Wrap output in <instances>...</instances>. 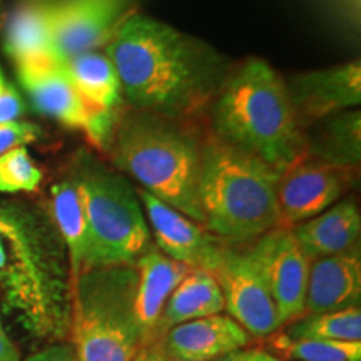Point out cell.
<instances>
[{"label": "cell", "mask_w": 361, "mask_h": 361, "mask_svg": "<svg viewBox=\"0 0 361 361\" xmlns=\"http://www.w3.org/2000/svg\"><path fill=\"white\" fill-rule=\"evenodd\" d=\"M129 107L192 121L219 94L233 66L204 40L128 12L104 47Z\"/></svg>", "instance_id": "1"}, {"label": "cell", "mask_w": 361, "mask_h": 361, "mask_svg": "<svg viewBox=\"0 0 361 361\" xmlns=\"http://www.w3.org/2000/svg\"><path fill=\"white\" fill-rule=\"evenodd\" d=\"M52 219L0 202V293L4 308L37 340L69 335L71 273ZM69 263V261H67Z\"/></svg>", "instance_id": "2"}, {"label": "cell", "mask_w": 361, "mask_h": 361, "mask_svg": "<svg viewBox=\"0 0 361 361\" xmlns=\"http://www.w3.org/2000/svg\"><path fill=\"white\" fill-rule=\"evenodd\" d=\"M209 109L216 137L279 174L305 156V130L293 111L286 80L263 59L251 57L233 67Z\"/></svg>", "instance_id": "3"}, {"label": "cell", "mask_w": 361, "mask_h": 361, "mask_svg": "<svg viewBox=\"0 0 361 361\" xmlns=\"http://www.w3.org/2000/svg\"><path fill=\"white\" fill-rule=\"evenodd\" d=\"M202 144L204 137L192 121L129 107L117 117L107 151L144 191L204 226L200 200Z\"/></svg>", "instance_id": "4"}, {"label": "cell", "mask_w": 361, "mask_h": 361, "mask_svg": "<svg viewBox=\"0 0 361 361\" xmlns=\"http://www.w3.org/2000/svg\"><path fill=\"white\" fill-rule=\"evenodd\" d=\"M278 171L209 133L201 152L204 228L228 245H247L279 226Z\"/></svg>", "instance_id": "5"}, {"label": "cell", "mask_w": 361, "mask_h": 361, "mask_svg": "<svg viewBox=\"0 0 361 361\" xmlns=\"http://www.w3.org/2000/svg\"><path fill=\"white\" fill-rule=\"evenodd\" d=\"M134 264L85 269L71 283V345L80 361H133L144 346Z\"/></svg>", "instance_id": "6"}, {"label": "cell", "mask_w": 361, "mask_h": 361, "mask_svg": "<svg viewBox=\"0 0 361 361\" xmlns=\"http://www.w3.org/2000/svg\"><path fill=\"white\" fill-rule=\"evenodd\" d=\"M87 226V268L134 264L152 246L139 194L123 174L92 156L72 173Z\"/></svg>", "instance_id": "7"}, {"label": "cell", "mask_w": 361, "mask_h": 361, "mask_svg": "<svg viewBox=\"0 0 361 361\" xmlns=\"http://www.w3.org/2000/svg\"><path fill=\"white\" fill-rule=\"evenodd\" d=\"M211 274L223 293L224 308L251 338H269L281 328L268 281L250 243H226Z\"/></svg>", "instance_id": "8"}, {"label": "cell", "mask_w": 361, "mask_h": 361, "mask_svg": "<svg viewBox=\"0 0 361 361\" xmlns=\"http://www.w3.org/2000/svg\"><path fill=\"white\" fill-rule=\"evenodd\" d=\"M356 171L303 156L283 171L276 186L279 226L293 228L324 213L351 191Z\"/></svg>", "instance_id": "9"}, {"label": "cell", "mask_w": 361, "mask_h": 361, "mask_svg": "<svg viewBox=\"0 0 361 361\" xmlns=\"http://www.w3.org/2000/svg\"><path fill=\"white\" fill-rule=\"evenodd\" d=\"M268 281L279 323L288 324L305 311L311 259L296 241L291 228L271 229L250 243Z\"/></svg>", "instance_id": "10"}, {"label": "cell", "mask_w": 361, "mask_h": 361, "mask_svg": "<svg viewBox=\"0 0 361 361\" xmlns=\"http://www.w3.org/2000/svg\"><path fill=\"white\" fill-rule=\"evenodd\" d=\"M128 13L126 0H64L49 4L52 52L57 64L106 47Z\"/></svg>", "instance_id": "11"}, {"label": "cell", "mask_w": 361, "mask_h": 361, "mask_svg": "<svg viewBox=\"0 0 361 361\" xmlns=\"http://www.w3.org/2000/svg\"><path fill=\"white\" fill-rule=\"evenodd\" d=\"M291 106L300 128L306 130L361 104V66L358 61L310 71L286 80Z\"/></svg>", "instance_id": "12"}, {"label": "cell", "mask_w": 361, "mask_h": 361, "mask_svg": "<svg viewBox=\"0 0 361 361\" xmlns=\"http://www.w3.org/2000/svg\"><path fill=\"white\" fill-rule=\"evenodd\" d=\"M147 226L156 239V247L168 258L192 269L213 273L226 243L211 234L204 226L184 216L147 191H137Z\"/></svg>", "instance_id": "13"}, {"label": "cell", "mask_w": 361, "mask_h": 361, "mask_svg": "<svg viewBox=\"0 0 361 361\" xmlns=\"http://www.w3.org/2000/svg\"><path fill=\"white\" fill-rule=\"evenodd\" d=\"M252 338L231 316L211 314L176 324L152 343L162 356L180 361H213L250 345Z\"/></svg>", "instance_id": "14"}, {"label": "cell", "mask_w": 361, "mask_h": 361, "mask_svg": "<svg viewBox=\"0 0 361 361\" xmlns=\"http://www.w3.org/2000/svg\"><path fill=\"white\" fill-rule=\"evenodd\" d=\"M22 89L25 90L30 104L39 114L57 121L66 128L78 129L89 134L94 116L74 89L61 64L19 67L17 69Z\"/></svg>", "instance_id": "15"}, {"label": "cell", "mask_w": 361, "mask_h": 361, "mask_svg": "<svg viewBox=\"0 0 361 361\" xmlns=\"http://www.w3.org/2000/svg\"><path fill=\"white\" fill-rule=\"evenodd\" d=\"M361 256L360 246L340 255L311 261L301 316L331 313L360 306ZM300 316V318H301Z\"/></svg>", "instance_id": "16"}, {"label": "cell", "mask_w": 361, "mask_h": 361, "mask_svg": "<svg viewBox=\"0 0 361 361\" xmlns=\"http://www.w3.org/2000/svg\"><path fill=\"white\" fill-rule=\"evenodd\" d=\"M137 271L135 284V314L141 324L144 346L154 340V331L166 301L176 286L192 268L168 258L152 245L134 263Z\"/></svg>", "instance_id": "17"}, {"label": "cell", "mask_w": 361, "mask_h": 361, "mask_svg": "<svg viewBox=\"0 0 361 361\" xmlns=\"http://www.w3.org/2000/svg\"><path fill=\"white\" fill-rule=\"evenodd\" d=\"M291 231L311 261L340 255L360 246V207L353 197H345L324 213L293 226Z\"/></svg>", "instance_id": "18"}, {"label": "cell", "mask_w": 361, "mask_h": 361, "mask_svg": "<svg viewBox=\"0 0 361 361\" xmlns=\"http://www.w3.org/2000/svg\"><path fill=\"white\" fill-rule=\"evenodd\" d=\"M4 49L17 69L56 62L49 24V4L35 0L20 4L6 24Z\"/></svg>", "instance_id": "19"}, {"label": "cell", "mask_w": 361, "mask_h": 361, "mask_svg": "<svg viewBox=\"0 0 361 361\" xmlns=\"http://www.w3.org/2000/svg\"><path fill=\"white\" fill-rule=\"evenodd\" d=\"M306 156L336 168L358 169L361 161V117L358 109L335 114L305 130Z\"/></svg>", "instance_id": "20"}, {"label": "cell", "mask_w": 361, "mask_h": 361, "mask_svg": "<svg viewBox=\"0 0 361 361\" xmlns=\"http://www.w3.org/2000/svg\"><path fill=\"white\" fill-rule=\"evenodd\" d=\"M61 67L90 111H119L123 89L116 67L106 52L78 54L61 62Z\"/></svg>", "instance_id": "21"}, {"label": "cell", "mask_w": 361, "mask_h": 361, "mask_svg": "<svg viewBox=\"0 0 361 361\" xmlns=\"http://www.w3.org/2000/svg\"><path fill=\"white\" fill-rule=\"evenodd\" d=\"M223 310V293L216 278L206 269H191L166 301L152 343L176 324L218 314Z\"/></svg>", "instance_id": "22"}, {"label": "cell", "mask_w": 361, "mask_h": 361, "mask_svg": "<svg viewBox=\"0 0 361 361\" xmlns=\"http://www.w3.org/2000/svg\"><path fill=\"white\" fill-rule=\"evenodd\" d=\"M51 219L64 243L72 283L87 268V226L78 186L72 178L52 186Z\"/></svg>", "instance_id": "23"}, {"label": "cell", "mask_w": 361, "mask_h": 361, "mask_svg": "<svg viewBox=\"0 0 361 361\" xmlns=\"http://www.w3.org/2000/svg\"><path fill=\"white\" fill-rule=\"evenodd\" d=\"M283 333L290 338L361 341V308L353 306L331 313L301 316L288 323Z\"/></svg>", "instance_id": "24"}, {"label": "cell", "mask_w": 361, "mask_h": 361, "mask_svg": "<svg viewBox=\"0 0 361 361\" xmlns=\"http://www.w3.org/2000/svg\"><path fill=\"white\" fill-rule=\"evenodd\" d=\"M268 350L295 361H361V341L290 338L283 331L268 338Z\"/></svg>", "instance_id": "25"}, {"label": "cell", "mask_w": 361, "mask_h": 361, "mask_svg": "<svg viewBox=\"0 0 361 361\" xmlns=\"http://www.w3.org/2000/svg\"><path fill=\"white\" fill-rule=\"evenodd\" d=\"M42 183V171L24 146L0 156V192H32Z\"/></svg>", "instance_id": "26"}, {"label": "cell", "mask_w": 361, "mask_h": 361, "mask_svg": "<svg viewBox=\"0 0 361 361\" xmlns=\"http://www.w3.org/2000/svg\"><path fill=\"white\" fill-rule=\"evenodd\" d=\"M329 27L351 40L360 37L361 0H308Z\"/></svg>", "instance_id": "27"}, {"label": "cell", "mask_w": 361, "mask_h": 361, "mask_svg": "<svg viewBox=\"0 0 361 361\" xmlns=\"http://www.w3.org/2000/svg\"><path fill=\"white\" fill-rule=\"evenodd\" d=\"M40 137V129L32 123L16 121L0 126V156L6 154L13 147L25 146V144L37 141Z\"/></svg>", "instance_id": "28"}, {"label": "cell", "mask_w": 361, "mask_h": 361, "mask_svg": "<svg viewBox=\"0 0 361 361\" xmlns=\"http://www.w3.org/2000/svg\"><path fill=\"white\" fill-rule=\"evenodd\" d=\"M25 114V102L11 82H0V126L16 123Z\"/></svg>", "instance_id": "29"}, {"label": "cell", "mask_w": 361, "mask_h": 361, "mask_svg": "<svg viewBox=\"0 0 361 361\" xmlns=\"http://www.w3.org/2000/svg\"><path fill=\"white\" fill-rule=\"evenodd\" d=\"M24 361H80V358L71 343L56 341L27 356Z\"/></svg>", "instance_id": "30"}, {"label": "cell", "mask_w": 361, "mask_h": 361, "mask_svg": "<svg viewBox=\"0 0 361 361\" xmlns=\"http://www.w3.org/2000/svg\"><path fill=\"white\" fill-rule=\"evenodd\" d=\"M233 361H286L281 360L279 356L271 355L269 351L261 348H247L239 350L233 353Z\"/></svg>", "instance_id": "31"}, {"label": "cell", "mask_w": 361, "mask_h": 361, "mask_svg": "<svg viewBox=\"0 0 361 361\" xmlns=\"http://www.w3.org/2000/svg\"><path fill=\"white\" fill-rule=\"evenodd\" d=\"M0 361H20V353L0 323Z\"/></svg>", "instance_id": "32"}, {"label": "cell", "mask_w": 361, "mask_h": 361, "mask_svg": "<svg viewBox=\"0 0 361 361\" xmlns=\"http://www.w3.org/2000/svg\"><path fill=\"white\" fill-rule=\"evenodd\" d=\"M133 361H162V355L157 351L156 346L147 345L139 350V353L135 355V358Z\"/></svg>", "instance_id": "33"}, {"label": "cell", "mask_w": 361, "mask_h": 361, "mask_svg": "<svg viewBox=\"0 0 361 361\" xmlns=\"http://www.w3.org/2000/svg\"><path fill=\"white\" fill-rule=\"evenodd\" d=\"M162 361H180V360H171V358H166V356H162ZM213 361H233V355L224 356V358H219V360H213Z\"/></svg>", "instance_id": "34"}, {"label": "cell", "mask_w": 361, "mask_h": 361, "mask_svg": "<svg viewBox=\"0 0 361 361\" xmlns=\"http://www.w3.org/2000/svg\"><path fill=\"white\" fill-rule=\"evenodd\" d=\"M4 80H6V78H4V72L0 69V82H4Z\"/></svg>", "instance_id": "35"}]
</instances>
